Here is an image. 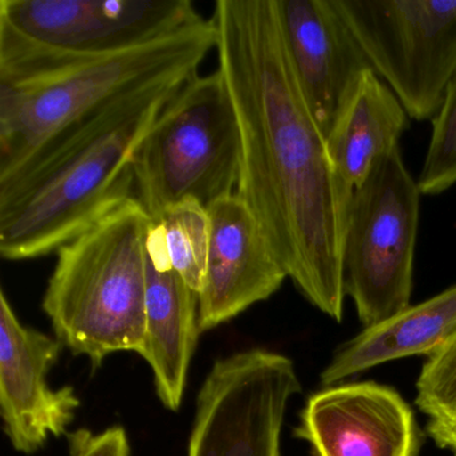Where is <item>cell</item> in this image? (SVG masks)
Instances as JSON below:
<instances>
[{
    "mask_svg": "<svg viewBox=\"0 0 456 456\" xmlns=\"http://www.w3.org/2000/svg\"><path fill=\"white\" fill-rule=\"evenodd\" d=\"M218 69L241 143L236 193L288 279L327 316L343 319V256L354 189L336 169L296 78L277 0H218Z\"/></svg>",
    "mask_w": 456,
    "mask_h": 456,
    "instance_id": "cell-1",
    "label": "cell"
},
{
    "mask_svg": "<svg viewBox=\"0 0 456 456\" xmlns=\"http://www.w3.org/2000/svg\"><path fill=\"white\" fill-rule=\"evenodd\" d=\"M217 46L212 20L133 49L81 54L0 20V183L95 111L130 93L188 81Z\"/></svg>",
    "mask_w": 456,
    "mask_h": 456,
    "instance_id": "cell-2",
    "label": "cell"
},
{
    "mask_svg": "<svg viewBox=\"0 0 456 456\" xmlns=\"http://www.w3.org/2000/svg\"><path fill=\"white\" fill-rule=\"evenodd\" d=\"M185 82L154 85L113 101L0 183V256L23 261L57 252L134 197L138 149Z\"/></svg>",
    "mask_w": 456,
    "mask_h": 456,
    "instance_id": "cell-3",
    "label": "cell"
},
{
    "mask_svg": "<svg viewBox=\"0 0 456 456\" xmlns=\"http://www.w3.org/2000/svg\"><path fill=\"white\" fill-rule=\"evenodd\" d=\"M151 224L132 197L57 250L42 308L62 346L94 370L109 354L142 349Z\"/></svg>",
    "mask_w": 456,
    "mask_h": 456,
    "instance_id": "cell-4",
    "label": "cell"
},
{
    "mask_svg": "<svg viewBox=\"0 0 456 456\" xmlns=\"http://www.w3.org/2000/svg\"><path fill=\"white\" fill-rule=\"evenodd\" d=\"M241 143L220 71L191 77L167 102L134 161V197L151 218L183 201L205 208L236 193Z\"/></svg>",
    "mask_w": 456,
    "mask_h": 456,
    "instance_id": "cell-5",
    "label": "cell"
},
{
    "mask_svg": "<svg viewBox=\"0 0 456 456\" xmlns=\"http://www.w3.org/2000/svg\"><path fill=\"white\" fill-rule=\"evenodd\" d=\"M421 191L400 148L354 189L344 242V292L365 328L410 306Z\"/></svg>",
    "mask_w": 456,
    "mask_h": 456,
    "instance_id": "cell-6",
    "label": "cell"
},
{
    "mask_svg": "<svg viewBox=\"0 0 456 456\" xmlns=\"http://www.w3.org/2000/svg\"><path fill=\"white\" fill-rule=\"evenodd\" d=\"M410 118L434 119L456 73V0H333Z\"/></svg>",
    "mask_w": 456,
    "mask_h": 456,
    "instance_id": "cell-7",
    "label": "cell"
},
{
    "mask_svg": "<svg viewBox=\"0 0 456 456\" xmlns=\"http://www.w3.org/2000/svg\"><path fill=\"white\" fill-rule=\"evenodd\" d=\"M300 391L284 354L249 349L217 360L197 396L188 456H281L285 412Z\"/></svg>",
    "mask_w": 456,
    "mask_h": 456,
    "instance_id": "cell-8",
    "label": "cell"
},
{
    "mask_svg": "<svg viewBox=\"0 0 456 456\" xmlns=\"http://www.w3.org/2000/svg\"><path fill=\"white\" fill-rule=\"evenodd\" d=\"M204 20L191 0H0V20L81 54L133 49Z\"/></svg>",
    "mask_w": 456,
    "mask_h": 456,
    "instance_id": "cell-9",
    "label": "cell"
},
{
    "mask_svg": "<svg viewBox=\"0 0 456 456\" xmlns=\"http://www.w3.org/2000/svg\"><path fill=\"white\" fill-rule=\"evenodd\" d=\"M62 343L18 319L4 290L0 293V415L12 447L37 452L50 436L68 434L81 405L73 387L52 389L50 370Z\"/></svg>",
    "mask_w": 456,
    "mask_h": 456,
    "instance_id": "cell-10",
    "label": "cell"
},
{
    "mask_svg": "<svg viewBox=\"0 0 456 456\" xmlns=\"http://www.w3.org/2000/svg\"><path fill=\"white\" fill-rule=\"evenodd\" d=\"M295 435L314 456H418L415 415L394 388L341 383L312 395Z\"/></svg>",
    "mask_w": 456,
    "mask_h": 456,
    "instance_id": "cell-11",
    "label": "cell"
},
{
    "mask_svg": "<svg viewBox=\"0 0 456 456\" xmlns=\"http://www.w3.org/2000/svg\"><path fill=\"white\" fill-rule=\"evenodd\" d=\"M208 213L209 253L199 293L201 330H213L266 300L288 279L260 224L239 194L213 202Z\"/></svg>",
    "mask_w": 456,
    "mask_h": 456,
    "instance_id": "cell-12",
    "label": "cell"
},
{
    "mask_svg": "<svg viewBox=\"0 0 456 456\" xmlns=\"http://www.w3.org/2000/svg\"><path fill=\"white\" fill-rule=\"evenodd\" d=\"M288 55L325 138L357 79L373 70L333 0H277Z\"/></svg>",
    "mask_w": 456,
    "mask_h": 456,
    "instance_id": "cell-13",
    "label": "cell"
},
{
    "mask_svg": "<svg viewBox=\"0 0 456 456\" xmlns=\"http://www.w3.org/2000/svg\"><path fill=\"white\" fill-rule=\"evenodd\" d=\"M145 341L140 354L154 373L157 395L178 411L199 333V293L173 268L153 223L145 242Z\"/></svg>",
    "mask_w": 456,
    "mask_h": 456,
    "instance_id": "cell-14",
    "label": "cell"
},
{
    "mask_svg": "<svg viewBox=\"0 0 456 456\" xmlns=\"http://www.w3.org/2000/svg\"><path fill=\"white\" fill-rule=\"evenodd\" d=\"M456 335V284L439 295L410 305L395 316L364 328L336 351L322 373V386L346 379L392 360L415 354L427 357Z\"/></svg>",
    "mask_w": 456,
    "mask_h": 456,
    "instance_id": "cell-15",
    "label": "cell"
},
{
    "mask_svg": "<svg viewBox=\"0 0 456 456\" xmlns=\"http://www.w3.org/2000/svg\"><path fill=\"white\" fill-rule=\"evenodd\" d=\"M408 114L375 70H367L346 95L332 130L328 151L341 177L359 188L378 159L399 148Z\"/></svg>",
    "mask_w": 456,
    "mask_h": 456,
    "instance_id": "cell-16",
    "label": "cell"
},
{
    "mask_svg": "<svg viewBox=\"0 0 456 456\" xmlns=\"http://www.w3.org/2000/svg\"><path fill=\"white\" fill-rule=\"evenodd\" d=\"M170 263L186 284L200 293L207 272L210 218L196 200H183L151 218Z\"/></svg>",
    "mask_w": 456,
    "mask_h": 456,
    "instance_id": "cell-17",
    "label": "cell"
},
{
    "mask_svg": "<svg viewBox=\"0 0 456 456\" xmlns=\"http://www.w3.org/2000/svg\"><path fill=\"white\" fill-rule=\"evenodd\" d=\"M416 405L437 447L456 456V335L427 357L416 381Z\"/></svg>",
    "mask_w": 456,
    "mask_h": 456,
    "instance_id": "cell-18",
    "label": "cell"
},
{
    "mask_svg": "<svg viewBox=\"0 0 456 456\" xmlns=\"http://www.w3.org/2000/svg\"><path fill=\"white\" fill-rule=\"evenodd\" d=\"M456 183V73L445 92L439 113L432 119V134L418 185L424 196H436Z\"/></svg>",
    "mask_w": 456,
    "mask_h": 456,
    "instance_id": "cell-19",
    "label": "cell"
},
{
    "mask_svg": "<svg viewBox=\"0 0 456 456\" xmlns=\"http://www.w3.org/2000/svg\"><path fill=\"white\" fill-rule=\"evenodd\" d=\"M70 456H130L126 431L110 427L100 434L81 428L66 434Z\"/></svg>",
    "mask_w": 456,
    "mask_h": 456,
    "instance_id": "cell-20",
    "label": "cell"
}]
</instances>
